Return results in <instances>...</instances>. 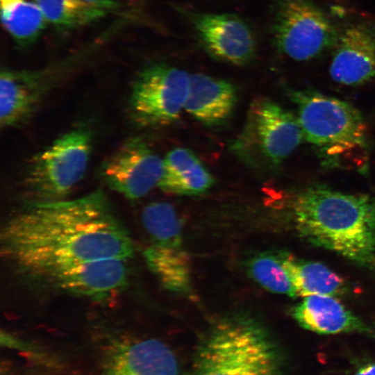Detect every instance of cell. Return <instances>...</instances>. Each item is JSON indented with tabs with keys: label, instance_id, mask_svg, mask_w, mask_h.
Listing matches in <instances>:
<instances>
[{
	"label": "cell",
	"instance_id": "obj_1",
	"mask_svg": "<svg viewBox=\"0 0 375 375\" xmlns=\"http://www.w3.org/2000/svg\"><path fill=\"white\" fill-rule=\"evenodd\" d=\"M0 239L6 259L46 277L88 261L128 260L134 251L101 190L72 200L28 204L5 223Z\"/></svg>",
	"mask_w": 375,
	"mask_h": 375
},
{
	"label": "cell",
	"instance_id": "obj_2",
	"mask_svg": "<svg viewBox=\"0 0 375 375\" xmlns=\"http://www.w3.org/2000/svg\"><path fill=\"white\" fill-rule=\"evenodd\" d=\"M296 228L308 242L365 267L375 264V199L322 186L294 200Z\"/></svg>",
	"mask_w": 375,
	"mask_h": 375
},
{
	"label": "cell",
	"instance_id": "obj_3",
	"mask_svg": "<svg viewBox=\"0 0 375 375\" xmlns=\"http://www.w3.org/2000/svg\"><path fill=\"white\" fill-rule=\"evenodd\" d=\"M191 375H283V359L261 323L244 315L228 317L202 336Z\"/></svg>",
	"mask_w": 375,
	"mask_h": 375
},
{
	"label": "cell",
	"instance_id": "obj_4",
	"mask_svg": "<svg viewBox=\"0 0 375 375\" xmlns=\"http://www.w3.org/2000/svg\"><path fill=\"white\" fill-rule=\"evenodd\" d=\"M304 138L318 148L324 162L339 165L348 153L367 147V124L349 103L312 90H289Z\"/></svg>",
	"mask_w": 375,
	"mask_h": 375
},
{
	"label": "cell",
	"instance_id": "obj_5",
	"mask_svg": "<svg viewBox=\"0 0 375 375\" xmlns=\"http://www.w3.org/2000/svg\"><path fill=\"white\" fill-rule=\"evenodd\" d=\"M92 149V131L83 126L61 135L35 155L24 176L28 204L65 199L83 178Z\"/></svg>",
	"mask_w": 375,
	"mask_h": 375
},
{
	"label": "cell",
	"instance_id": "obj_6",
	"mask_svg": "<svg viewBox=\"0 0 375 375\" xmlns=\"http://www.w3.org/2000/svg\"><path fill=\"white\" fill-rule=\"evenodd\" d=\"M303 138L297 117L272 100L258 97L251 102L243 131L232 149L251 165L276 167Z\"/></svg>",
	"mask_w": 375,
	"mask_h": 375
},
{
	"label": "cell",
	"instance_id": "obj_7",
	"mask_svg": "<svg viewBox=\"0 0 375 375\" xmlns=\"http://www.w3.org/2000/svg\"><path fill=\"white\" fill-rule=\"evenodd\" d=\"M272 11V42L284 56L308 60L335 45L334 24L312 0H273Z\"/></svg>",
	"mask_w": 375,
	"mask_h": 375
},
{
	"label": "cell",
	"instance_id": "obj_8",
	"mask_svg": "<svg viewBox=\"0 0 375 375\" xmlns=\"http://www.w3.org/2000/svg\"><path fill=\"white\" fill-rule=\"evenodd\" d=\"M190 76L185 71L165 63L143 68L133 81L129 97L134 122L146 127L175 122L185 107Z\"/></svg>",
	"mask_w": 375,
	"mask_h": 375
},
{
	"label": "cell",
	"instance_id": "obj_9",
	"mask_svg": "<svg viewBox=\"0 0 375 375\" xmlns=\"http://www.w3.org/2000/svg\"><path fill=\"white\" fill-rule=\"evenodd\" d=\"M85 57V52L37 70L4 69L0 76L1 127L27 121L44 97Z\"/></svg>",
	"mask_w": 375,
	"mask_h": 375
},
{
	"label": "cell",
	"instance_id": "obj_10",
	"mask_svg": "<svg viewBox=\"0 0 375 375\" xmlns=\"http://www.w3.org/2000/svg\"><path fill=\"white\" fill-rule=\"evenodd\" d=\"M162 159L139 137L126 140L101 167V177L112 190L128 199L147 195L158 185Z\"/></svg>",
	"mask_w": 375,
	"mask_h": 375
},
{
	"label": "cell",
	"instance_id": "obj_11",
	"mask_svg": "<svg viewBox=\"0 0 375 375\" xmlns=\"http://www.w3.org/2000/svg\"><path fill=\"white\" fill-rule=\"evenodd\" d=\"M204 50L216 60L234 65L250 63L255 58L256 42L249 25L231 13L184 12Z\"/></svg>",
	"mask_w": 375,
	"mask_h": 375
},
{
	"label": "cell",
	"instance_id": "obj_12",
	"mask_svg": "<svg viewBox=\"0 0 375 375\" xmlns=\"http://www.w3.org/2000/svg\"><path fill=\"white\" fill-rule=\"evenodd\" d=\"M101 375H182L178 359L162 341L120 339L106 356Z\"/></svg>",
	"mask_w": 375,
	"mask_h": 375
},
{
	"label": "cell",
	"instance_id": "obj_13",
	"mask_svg": "<svg viewBox=\"0 0 375 375\" xmlns=\"http://www.w3.org/2000/svg\"><path fill=\"white\" fill-rule=\"evenodd\" d=\"M127 260L103 258L81 262L49 276L58 288L94 300L117 294L127 283Z\"/></svg>",
	"mask_w": 375,
	"mask_h": 375
},
{
	"label": "cell",
	"instance_id": "obj_14",
	"mask_svg": "<svg viewBox=\"0 0 375 375\" xmlns=\"http://www.w3.org/2000/svg\"><path fill=\"white\" fill-rule=\"evenodd\" d=\"M330 64L332 79L346 85L362 84L375 77V28L351 25L339 34Z\"/></svg>",
	"mask_w": 375,
	"mask_h": 375
},
{
	"label": "cell",
	"instance_id": "obj_15",
	"mask_svg": "<svg viewBox=\"0 0 375 375\" xmlns=\"http://www.w3.org/2000/svg\"><path fill=\"white\" fill-rule=\"evenodd\" d=\"M302 328L320 334L357 333L375 338V330L346 308L334 297L310 295L291 310Z\"/></svg>",
	"mask_w": 375,
	"mask_h": 375
},
{
	"label": "cell",
	"instance_id": "obj_16",
	"mask_svg": "<svg viewBox=\"0 0 375 375\" xmlns=\"http://www.w3.org/2000/svg\"><path fill=\"white\" fill-rule=\"evenodd\" d=\"M238 99L235 86L227 81L203 74L190 76L185 110L207 126L226 122L232 115Z\"/></svg>",
	"mask_w": 375,
	"mask_h": 375
},
{
	"label": "cell",
	"instance_id": "obj_17",
	"mask_svg": "<svg viewBox=\"0 0 375 375\" xmlns=\"http://www.w3.org/2000/svg\"><path fill=\"white\" fill-rule=\"evenodd\" d=\"M214 182L212 176L192 151L176 148L163 159L158 186L168 193L197 195L206 192Z\"/></svg>",
	"mask_w": 375,
	"mask_h": 375
},
{
	"label": "cell",
	"instance_id": "obj_18",
	"mask_svg": "<svg viewBox=\"0 0 375 375\" xmlns=\"http://www.w3.org/2000/svg\"><path fill=\"white\" fill-rule=\"evenodd\" d=\"M297 296L327 295L339 297L347 291L343 278L322 263L298 259L281 253Z\"/></svg>",
	"mask_w": 375,
	"mask_h": 375
},
{
	"label": "cell",
	"instance_id": "obj_19",
	"mask_svg": "<svg viewBox=\"0 0 375 375\" xmlns=\"http://www.w3.org/2000/svg\"><path fill=\"white\" fill-rule=\"evenodd\" d=\"M47 22L60 31H69L94 22L121 6L114 0H36Z\"/></svg>",
	"mask_w": 375,
	"mask_h": 375
},
{
	"label": "cell",
	"instance_id": "obj_20",
	"mask_svg": "<svg viewBox=\"0 0 375 375\" xmlns=\"http://www.w3.org/2000/svg\"><path fill=\"white\" fill-rule=\"evenodd\" d=\"M144 256L150 270L164 288L177 293L189 291L191 284L189 256L180 247L154 244L144 251Z\"/></svg>",
	"mask_w": 375,
	"mask_h": 375
},
{
	"label": "cell",
	"instance_id": "obj_21",
	"mask_svg": "<svg viewBox=\"0 0 375 375\" xmlns=\"http://www.w3.org/2000/svg\"><path fill=\"white\" fill-rule=\"evenodd\" d=\"M1 19L20 47L32 44L48 23L36 0H0Z\"/></svg>",
	"mask_w": 375,
	"mask_h": 375
},
{
	"label": "cell",
	"instance_id": "obj_22",
	"mask_svg": "<svg viewBox=\"0 0 375 375\" xmlns=\"http://www.w3.org/2000/svg\"><path fill=\"white\" fill-rule=\"evenodd\" d=\"M142 222L155 244L181 246L182 223L172 205L165 202L148 204L142 211Z\"/></svg>",
	"mask_w": 375,
	"mask_h": 375
},
{
	"label": "cell",
	"instance_id": "obj_23",
	"mask_svg": "<svg viewBox=\"0 0 375 375\" xmlns=\"http://www.w3.org/2000/svg\"><path fill=\"white\" fill-rule=\"evenodd\" d=\"M251 277L266 290L274 293L298 297L285 269L281 254H261L253 258L249 265Z\"/></svg>",
	"mask_w": 375,
	"mask_h": 375
},
{
	"label": "cell",
	"instance_id": "obj_24",
	"mask_svg": "<svg viewBox=\"0 0 375 375\" xmlns=\"http://www.w3.org/2000/svg\"><path fill=\"white\" fill-rule=\"evenodd\" d=\"M354 375H375V363H367L361 366Z\"/></svg>",
	"mask_w": 375,
	"mask_h": 375
},
{
	"label": "cell",
	"instance_id": "obj_25",
	"mask_svg": "<svg viewBox=\"0 0 375 375\" xmlns=\"http://www.w3.org/2000/svg\"><path fill=\"white\" fill-rule=\"evenodd\" d=\"M85 1H101V0H85Z\"/></svg>",
	"mask_w": 375,
	"mask_h": 375
}]
</instances>
